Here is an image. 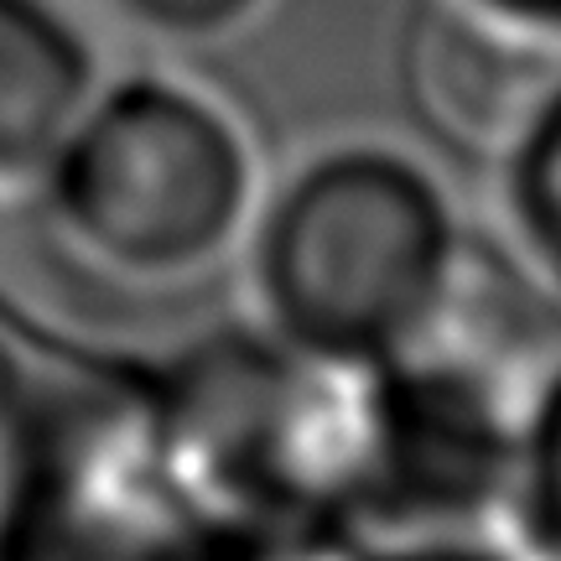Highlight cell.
Returning <instances> with one entry per match:
<instances>
[{
  "mask_svg": "<svg viewBox=\"0 0 561 561\" xmlns=\"http://www.w3.org/2000/svg\"><path fill=\"white\" fill-rule=\"evenodd\" d=\"M479 234L458 193L411 146L333 140L265 182L240 240L250 318L343 369L432 339Z\"/></svg>",
  "mask_w": 561,
  "mask_h": 561,
  "instance_id": "1",
  "label": "cell"
},
{
  "mask_svg": "<svg viewBox=\"0 0 561 561\" xmlns=\"http://www.w3.org/2000/svg\"><path fill=\"white\" fill-rule=\"evenodd\" d=\"M261 187V146L219 94L136 68L94 89L32 198L89 271L125 286H187L240 255Z\"/></svg>",
  "mask_w": 561,
  "mask_h": 561,
  "instance_id": "2",
  "label": "cell"
},
{
  "mask_svg": "<svg viewBox=\"0 0 561 561\" xmlns=\"http://www.w3.org/2000/svg\"><path fill=\"white\" fill-rule=\"evenodd\" d=\"M136 359L182 473L234 530H354L364 369L318 359L255 318L208 322Z\"/></svg>",
  "mask_w": 561,
  "mask_h": 561,
  "instance_id": "3",
  "label": "cell"
},
{
  "mask_svg": "<svg viewBox=\"0 0 561 561\" xmlns=\"http://www.w3.org/2000/svg\"><path fill=\"white\" fill-rule=\"evenodd\" d=\"M37 453L16 561H224L244 530L182 473L136 348L83 343L16 301Z\"/></svg>",
  "mask_w": 561,
  "mask_h": 561,
  "instance_id": "4",
  "label": "cell"
},
{
  "mask_svg": "<svg viewBox=\"0 0 561 561\" xmlns=\"http://www.w3.org/2000/svg\"><path fill=\"white\" fill-rule=\"evenodd\" d=\"M536 369L462 322H442L359 375L364 541L504 530Z\"/></svg>",
  "mask_w": 561,
  "mask_h": 561,
  "instance_id": "5",
  "label": "cell"
},
{
  "mask_svg": "<svg viewBox=\"0 0 561 561\" xmlns=\"http://www.w3.org/2000/svg\"><path fill=\"white\" fill-rule=\"evenodd\" d=\"M561 42L473 0H416L401 32V94L442 151L489 167L557 73Z\"/></svg>",
  "mask_w": 561,
  "mask_h": 561,
  "instance_id": "6",
  "label": "cell"
},
{
  "mask_svg": "<svg viewBox=\"0 0 561 561\" xmlns=\"http://www.w3.org/2000/svg\"><path fill=\"white\" fill-rule=\"evenodd\" d=\"M104 79L100 37L68 0H0V193H32Z\"/></svg>",
  "mask_w": 561,
  "mask_h": 561,
  "instance_id": "7",
  "label": "cell"
},
{
  "mask_svg": "<svg viewBox=\"0 0 561 561\" xmlns=\"http://www.w3.org/2000/svg\"><path fill=\"white\" fill-rule=\"evenodd\" d=\"M489 172L500 240L561 297V62Z\"/></svg>",
  "mask_w": 561,
  "mask_h": 561,
  "instance_id": "8",
  "label": "cell"
},
{
  "mask_svg": "<svg viewBox=\"0 0 561 561\" xmlns=\"http://www.w3.org/2000/svg\"><path fill=\"white\" fill-rule=\"evenodd\" d=\"M504 536L525 561H561V354L530 380Z\"/></svg>",
  "mask_w": 561,
  "mask_h": 561,
  "instance_id": "9",
  "label": "cell"
},
{
  "mask_svg": "<svg viewBox=\"0 0 561 561\" xmlns=\"http://www.w3.org/2000/svg\"><path fill=\"white\" fill-rule=\"evenodd\" d=\"M32 453H37L32 343L21 333L16 301L0 297V561L21 557L26 494H32Z\"/></svg>",
  "mask_w": 561,
  "mask_h": 561,
  "instance_id": "10",
  "label": "cell"
},
{
  "mask_svg": "<svg viewBox=\"0 0 561 561\" xmlns=\"http://www.w3.org/2000/svg\"><path fill=\"white\" fill-rule=\"evenodd\" d=\"M110 5L146 37L198 47V42H224L244 32L255 16H265L271 0H110Z\"/></svg>",
  "mask_w": 561,
  "mask_h": 561,
  "instance_id": "11",
  "label": "cell"
},
{
  "mask_svg": "<svg viewBox=\"0 0 561 561\" xmlns=\"http://www.w3.org/2000/svg\"><path fill=\"white\" fill-rule=\"evenodd\" d=\"M224 561H369V541L348 525H297L244 536Z\"/></svg>",
  "mask_w": 561,
  "mask_h": 561,
  "instance_id": "12",
  "label": "cell"
},
{
  "mask_svg": "<svg viewBox=\"0 0 561 561\" xmlns=\"http://www.w3.org/2000/svg\"><path fill=\"white\" fill-rule=\"evenodd\" d=\"M369 561H525V557L504 530H458V536L369 541Z\"/></svg>",
  "mask_w": 561,
  "mask_h": 561,
  "instance_id": "13",
  "label": "cell"
},
{
  "mask_svg": "<svg viewBox=\"0 0 561 561\" xmlns=\"http://www.w3.org/2000/svg\"><path fill=\"white\" fill-rule=\"evenodd\" d=\"M479 11L510 21L520 32H536L546 42H561V0H473Z\"/></svg>",
  "mask_w": 561,
  "mask_h": 561,
  "instance_id": "14",
  "label": "cell"
}]
</instances>
